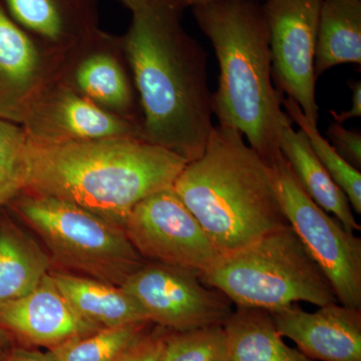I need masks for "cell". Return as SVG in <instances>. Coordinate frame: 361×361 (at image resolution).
Returning <instances> with one entry per match:
<instances>
[{"label": "cell", "mask_w": 361, "mask_h": 361, "mask_svg": "<svg viewBox=\"0 0 361 361\" xmlns=\"http://www.w3.org/2000/svg\"><path fill=\"white\" fill-rule=\"evenodd\" d=\"M168 330L157 325L148 331L118 361H159Z\"/></svg>", "instance_id": "cell-27"}, {"label": "cell", "mask_w": 361, "mask_h": 361, "mask_svg": "<svg viewBox=\"0 0 361 361\" xmlns=\"http://www.w3.org/2000/svg\"><path fill=\"white\" fill-rule=\"evenodd\" d=\"M279 334L311 360L361 361V310L332 303L308 312L296 305L270 312Z\"/></svg>", "instance_id": "cell-14"}, {"label": "cell", "mask_w": 361, "mask_h": 361, "mask_svg": "<svg viewBox=\"0 0 361 361\" xmlns=\"http://www.w3.org/2000/svg\"><path fill=\"white\" fill-rule=\"evenodd\" d=\"M0 325L21 341L49 349L99 330L71 307L49 273L27 295L0 306Z\"/></svg>", "instance_id": "cell-15"}, {"label": "cell", "mask_w": 361, "mask_h": 361, "mask_svg": "<svg viewBox=\"0 0 361 361\" xmlns=\"http://www.w3.org/2000/svg\"><path fill=\"white\" fill-rule=\"evenodd\" d=\"M49 253L0 213V306L27 295L51 272Z\"/></svg>", "instance_id": "cell-19"}, {"label": "cell", "mask_w": 361, "mask_h": 361, "mask_svg": "<svg viewBox=\"0 0 361 361\" xmlns=\"http://www.w3.org/2000/svg\"><path fill=\"white\" fill-rule=\"evenodd\" d=\"M188 163L137 137L66 142L28 137L25 192L70 202L123 229L133 209L173 187Z\"/></svg>", "instance_id": "cell-2"}, {"label": "cell", "mask_w": 361, "mask_h": 361, "mask_svg": "<svg viewBox=\"0 0 361 361\" xmlns=\"http://www.w3.org/2000/svg\"><path fill=\"white\" fill-rule=\"evenodd\" d=\"M202 282L240 307L274 312L297 302L337 303L322 268L290 225L222 255Z\"/></svg>", "instance_id": "cell-5"}, {"label": "cell", "mask_w": 361, "mask_h": 361, "mask_svg": "<svg viewBox=\"0 0 361 361\" xmlns=\"http://www.w3.org/2000/svg\"><path fill=\"white\" fill-rule=\"evenodd\" d=\"M344 63L361 65V0H322L314 54L316 78Z\"/></svg>", "instance_id": "cell-21"}, {"label": "cell", "mask_w": 361, "mask_h": 361, "mask_svg": "<svg viewBox=\"0 0 361 361\" xmlns=\"http://www.w3.org/2000/svg\"><path fill=\"white\" fill-rule=\"evenodd\" d=\"M11 334L0 325V358L11 349Z\"/></svg>", "instance_id": "cell-30"}, {"label": "cell", "mask_w": 361, "mask_h": 361, "mask_svg": "<svg viewBox=\"0 0 361 361\" xmlns=\"http://www.w3.org/2000/svg\"><path fill=\"white\" fill-rule=\"evenodd\" d=\"M210 40L220 75L212 92L213 115L221 127L238 130L266 164L280 152L286 114L272 78L270 30L258 0H216L192 7Z\"/></svg>", "instance_id": "cell-3"}, {"label": "cell", "mask_w": 361, "mask_h": 361, "mask_svg": "<svg viewBox=\"0 0 361 361\" xmlns=\"http://www.w3.org/2000/svg\"><path fill=\"white\" fill-rule=\"evenodd\" d=\"M327 135L332 147L336 149L351 166L361 168V134L356 130L346 129L341 123L332 122L327 129Z\"/></svg>", "instance_id": "cell-26"}, {"label": "cell", "mask_w": 361, "mask_h": 361, "mask_svg": "<svg viewBox=\"0 0 361 361\" xmlns=\"http://www.w3.org/2000/svg\"><path fill=\"white\" fill-rule=\"evenodd\" d=\"M0 361H56L49 353L26 348H11Z\"/></svg>", "instance_id": "cell-29"}, {"label": "cell", "mask_w": 361, "mask_h": 361, "mask_svg": "<svg viewBox=\"0 0 361 361\" xmlns=\"http://www.w3.org/2000/svg\"><path fill=\"white\" fill-rule=\"evenodd\" d=\"M292 121L285 116L281 127L280 152L296 180L311 199L323 210L332 214L349 232L360 231L348 197L331 179L311 147L302 130L292 128Z\"/></svg>", "instance_id": "cell-18"}, {"label": "cell", "mask_w": 361, "mask_h": 361, "mask_svg": "<svg viewBox=\"0 0 361 361\" xmlns=\"http://www.w3.org/2000/svg\"><path fill=\"white\" fill-rule=\"evenodd\" d=\"M322 0H267L272 78L278 92L300 106L313 125L319 121L316 102L314 54Z\"/></svg>", "instance_id": "cell-10"}, {"label": "cell", "mask_w": 361, "mask_h": 361, "mask_svg": "<svg viewBox=\"0 0 361 361\" xmlns=\"http://www.w3.org/2000/svg\"><path fill=\"white\" fill-rule=\"evenodd\" d=\"M142 306L149 322L170 331L223 326L231 301L192 271L147 261L121 286Z\"/></svg>", "instance_id": "cell-9"}, {"label": "cell", "mask_w": 361, "mask_h": 361, "mask_svg": "<svg viewBox=\"0 0 361 361\" xmlns=\"http://www.w3.org/2000/svg\"><path fill=\"white\" fill-rule=\"evenodd\" d=\"M348 85L351 90L350 109L339 111V113L334 110L329 111L334 118V122L341 123V125L350 121L351 118H360L361 116V82L360 80H350L348 82Z\"/></svg>", "instance_id": "cell-28"}, {"label": "cell", "mask_w": 361, "mask_h": 361, "mask_svg": "<svg viewBox=\"0 0 361 361\" xmlns=\"http://www.w3.org/2000/svg\"><path fill=\"white\" fill-rule=\"evenodd\" d=\"M170 1L178 9L184 11L189 7L200 6V4H208V2L216 1V0H170ZM264 1H267V0H264Z\"/></svg>", "instance_id": "cell-31"}, {"label": "cell", "mask_w": 361, "mask_h": 361, "mask_svg": "<svg viewBox=\"0 0 361 361\" xmlns=\"http://www.w3.org/2000/svg\"><path fill=\"white\" fill-rule=\"evenodd\" d=\"M65 59L25 32L0 4V118L20 125L33 102L61 80Z\"/></svg>", "instance_id": "cell-13"}, {"label": "cell", "mask_w": 361, "mask_h": 361, "mask_svg": "<svg viewBox=\"0 0 361 361\" xmlns=\"http://www.w3.org/2000/svg\"><path fill=\"white\" fill-rule=\"evenodd\" d=\"M61 80L104 110L142 126L139 97L120 35L99 30L66 54Z\"/></svg>", "instance_id": "cell-11"}, {"label": "cell", "mask_w": 361, "mask_h": 361, "mask_svg": "<svg viewBox=\"0 0 361 361\" xmlns=\"http://www.w3.org/2000/svg\"><path fill=\"white\" fill-rule=\"evenodd\" d=\"M6 9L35 39L59 54H70L99 28V0H4Z\"/></svg>", "instance_id": "cell-16"}, {"label": "cell", "mask_w": 361, "mask_h": 361, "mask_svg": "<svg viewBox=\"0 0 361 361\" xmlns=\"http://www.w3.org/2000/svg\"><path fill=\"white\" fill-rule=\"evenodd\" d=\"M170 0H151L132 13L123 51L142 111L144 141L192 161L213 130L208 54L183 25Z\"/></svg>", "instance_id": "cell-1"}, {"label": "cell", "mask_w": 361, "mask_h": 361, "mask_svg": "<svg viewBox=\"0 0 361 361\" xmlns=\"http://www.w3.org/2000/svg\"><path fill=\"white\" fill-rule=\"evenodd\" d=\"M173 189L222 255L288 225L269 167L231 128L214 126L205 151Z\"/></svg>", "instance_id": "cell-4"}, {"label": "cell", "mask_w": 361, "mask_h": 361, "mask_svg": "<svg viewBox=\"0 0 361 361\" xmlns=\"http://www.w3.org/2000/svg\"><path fill=\"white\" fill-rule=\"evenodd\" d=\"M8 207L68 272L121 287L147 262L122 227L70 202L23 192Z\"/></svg>", "instance_id": "cell-6"}, {"label": "cell", "mask_w": 361, "mask_h": 361, "mask_svg": "<svg viewBox=\"0 0 361 361\" xmlns=\"http://www.w3.org/2000/svg\"><path fill=\"white\" fill-rule=\"evenodd\" d=\"M223 327L227 361H312L285 343L269 311L237 306Z\"/></svg>", "instance_id": "cell-20"}, {"label": "cell", "mask_w": 361, "mask_h": 361, "mask_svg": "<svg viewBox=\"0 0 361 361\" xmlns=\"http://www.w3.org/2000/svg\"><path fill=\"white\" fill-rule=\"evenodd\" d=\"M152 322L97 330L49 349L56 361H118L147 332Z\"/></svg>", "instance_id": "cell-22"}, {"label": "cell", "mask_w": 361, "mask_h": 361, "mask_svg": "<svg viewBox=\"0 0 361 361\" xmlns=\"http://www.w3.org/2000/svg\"><path fill=\"white\" fill-rule=\"evenodd\" d=\"M120 1L121 4H123V6L129 9L130 13H134L141 7L146 6L151 0H120Z\"/></svg>", "instance_id": "cell-32"}, {"label": "cell", "mask_w": 361, "mask_h": 361, "mask_svg": "<svg viewBox=\"0 0 361 361\" xmlns=\"http://www.w3.org/2000/svg\"><path fill=\"white\" fill-rule=\"evenodd\" d=\"M27 139L20 125L0 118V208L25 192Z\"/></svg>", "instance_id": "cell-25"}, {"label": "cell", "mask_w": 361, "mask_h": 361, "mask_svg": "<svg viewBox=\"0 0 361 361\" xmlns=\"http://www.w3.org/2000/svg\"><path fill=\"white\" fill-rule=\"evenodd\" d=\"M145 260L205 274L222 256L173 187L140 202L123 225Z\"/></svg>", "instance_id": "cell-8"}, {"label": "cell", "mask_w": 361, "mask_h": 361, "mask_svg": "<svg viewBox=\"0 0 361 361\" xmlns=\"http://www.w3.org/2000/svg\"><path fill=\"white\" fill-rule=\"evenodd\" d=\"M21 127L33 141L66 142L137 137L142 126L114 115L78 94L61 80L33 102Z\"/></svg>", "instance_id": "cell-12"}, {"label": "cell", "mask_w": 361, "mask_h": 361, "mask_svg": "<svg viewBox=\"0 0 361 361\" xmlns=\"http://www.w3.org/2000/svg\"><path fill=\"white\" fill-rule=\"evenodd\" d=\"M287 222L329 280L341 305L361 310V240L304 191L280 153L267 164Z\"/></svg>", "instance_id": "cell-7"}, {"label": "cell", "mask_w": 361, "mask_h": 361, "mask_svg": "<svg viewBox=\"0 0 361 361\" xmlns=\"http://www.w3.org/2000/svg\"><path fill=\"white\" fill-rule=\"evenodd\" d=\"M159 361H227L224 327L168 330Z\"/></svg>", "instance_id": "cell-24"}, {"label": "cell", "mask_w": 361, "mask_h": 361, "mask_svg": "<svg viewBox=\"0 0 361 361\" xmlns=\"http://www.w3.org/2000/svg\"><path fill=\"white\" fill-rule=\"evenodd\" d=\"M49 274L71 307L99 329L151 322L134 297L121 287L66 271L51 270Z\"/></svg>", "instance_id": "cell-17"}, {"label": "cell", "mask_w": 361, "mask_h": 361, "mask_svg": "<svg viewBox=\"0 0 361 361\" xmlns=\"http://www.w3.org/2000/svg\"><path fill=\"white\" fill-rule=\"evenodd\" d=\"M282 106L286 111V115L295 122L299 129L307 135L313 151L322 161L323 167L327 171L331 179L341 188L348 197L351 208L358 215L361 214V174L360 170L351 166L344 160L336 149L327 140L320 134L317 126L304 116L300 106L290 97L282 99Z\"/></svg>", "instance_id": "cell-23"}]
</instances>
